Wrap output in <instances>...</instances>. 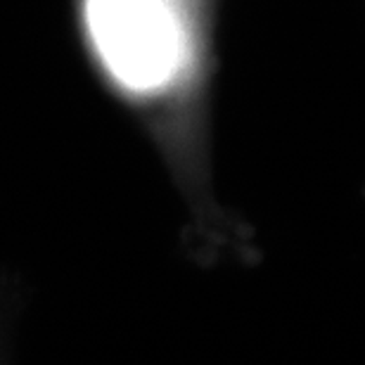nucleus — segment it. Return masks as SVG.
I'll return each instance as SVG.
<instances>
[{"instance_id": "nucleus-1", "label": "nucleus", "mask_w": 365, "mask_h": 365, "mask_svg": "<svg viewBox=\"0 0 365 365\" xmlns=\"http://www.w3.org/2000/svg\"><path fill=\"white\" fill-rule=\"evenodd\" d=\"M83 12L95 53L123 88L159 91L185 67L180 0H83Z\"/></svg>"}]
</instances>
